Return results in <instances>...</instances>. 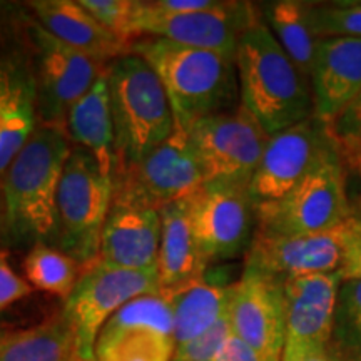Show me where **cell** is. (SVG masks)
<instances>
[{"instance_id": "74e56055", "label": "cell", "mask_w": 361, "mask_h": 361, "mask_svg": "<svg viewBox=\"0 0 361 361\" xmlns=\"http://www.w3.org/2000/svg\"><path fill=\"white\" fill-rule=\"evenodd\" d=\"M22 84H25L24 79L17 78V75H11L7 71L0 69V104L11 97Z\"/></svg>"}, {"instance_id": "ac0fdd59", "label": "cell", "mask_w": 361, "mask_h": 361, "mask_svg": "<svg viewBox=\"0 0 361 361\" xmlns=\"http://www.w3.org/2000/svg\"><path fill=\"white\" fill-rule=\"evenodd\" d=\"M341 283L340 271L283 279L286 343L329 346Z\"/></svg>"}, {"instance_id": "d4e9b609", "label": "cell", "mask_w": 361, "mask_h": 361, "mask_svg": "<svg viewBox=\"0 0 361 361\" xmlns=\"http://www.w3.org/2000/svg\"><path fill=\"white\" fill-rule=\"evenodd\" d=\"M263 13L264 24L268 25L271 34L288 54L293 64L310 80L319 40L311 29L308 2L278 0L264 4Z\"/></svg>"}, {"instance_id": "8d00e7d4", "label": "cell", "mask_w": 361, "mask_h": 361, "mask_svg": "<svg viewBox=\"0 0 361 361\" xmlns=\"http://www.w3.org/2000/svg\"><path fill=\"white\" fill-rule=\"evenodd\" d=\"M338 157H340L343 171H345L346 183H348V180H353V183L360 184V189H356V191H361V151L338 152Z\"/></svg>"}, {"instance_id": "603a6c76", "label": "cell", "mask_w": 361, "mask_h": 361, "mask_svg": "<svg viewBox=\"0 0 361 361\" xmlns=\"http://www.w3.org/2000/svg\"><path fill=\"white\" fill-rule=\"evenodd\" d=\"M66 133L75 146L96 157L101 168L112 176L114 171V128H112L107 71L99 74L85 96L69 111Z\"/></svg>"}, {"instance_id": "4dcf8cb0", "label": "cell", "mask_w": 361, "mask_h": 361, "mask_svg": "<svg viewBox=\"0 0 361 361\" xmlns=\"http://www.w3.org/2000/svg\"><path fill=\"white\" fill-rule=\"evenodd\" d=\"M229 333H231V323L229 316L226 314L204 335L176 346L171 361H216Z\"/></svg>"}, {"instance_id": "e575fe53", "label": "cell", "mask_w": 361, "mask_h": 361, "mask_svg": "<svg viewBox=\"0 0 361 361\" xmlns=\"http://www.w3.org/2000/svg\"><path fill=\"white\" fill-rule=\"evenodd\" d=\"M216 361H266L258 351L252 350L247 343L231 331L226 338Z\"/></svg>"}, {"instance_id": "cb8c5ba5", "label": "cell", "mask_w": 361, "mask_h": 361, "mask_svg": "<svg viewBox=\"0 0 361 361\" xmlns=\"http://www.w3.org/2000/svg\"><path fill=\"white\" fill-rule=\"evenodd\" d=\"M0 361H80L64 314L16 331H0Z\"/></svg>"}, {"instance_id": "5b68a950", "label": "cell", "mask_w": 361, "mask_h": 361, "mask_svg": "<svg viewBox=\"0 0 361 361\" xmlns=\"http://www.w3.org/2000/svg\"><path fill=\"white\" fill-rule=\"evenodd\" d=\"M112 206V176L85 149L72 147L57 192L56 243L82 266L97 263Z\"/></svg>"}, {"instance_id": "7402d4cb", "label": "cell", "mask_w": 361, "mask_h": 361, "mask_svg": "<svg viewBox=\"0 0 361 361\" xmlns=\"http://www.w3.org/2000/svg\"><path fill=\"white\" fill-rule=\"evenodd\" d=\"M162 291L173 310L174 341L178 346L204 335L228 314L233 284H218L202 276Z\"/></svg>"}, {"instance_id": "1f68e13d", "label": "cell", "mask_w": 361, "mask_h": 361, "mask_svg": "<svg viewBox=\"0 0 361 361\" xmlns=\"http://www.w3.org/2000/svg\"><path fill=\"white\" fill-rule=\"evenodd\" d=\"M338 152L361 151V96L329 126Z\"/></svg>"}, {"instance_id": "277c9868", "label": "cell", "mask_w": 361, "mask_h": 361, "mask_svg": "<svg viewBox=\"0 0 361 361\" xmlns=\"http://www.w3.org/2000/svg\"><path fill=\"white\" fill-rule=\"evenodd\" d=\"M114 168L141 161L176 129V116L159 75L141 56L126 52L106 66Z\"/></svg>"}, {"instance_id": "d590c367", "label": "cell", "mask_w": 361, "mask_h": 361, "mask_svg": "<svg viewBox=\"0 0 361 361\" xmlns=\"http://www.w3.org/2000/svg\"><path fill=\"white\" fill-rule=\"evenodd\" d=\"M340 273L343 279H361V234L351 241Z\"/></svg>"}, {"instance_id": "7a4b0ae2", "label": "cell", "mask_w": 361, "mask_h": 361, "mask_svg": "<svg viewBox=\"0 0 361 361\" xmlns=\"http://www.w3.org/2000/svg\"><path fill=\"white\" fill-rule=\"evenodd\" d=\"M236 71L241 107L268 135L313 117L310 80L293 64L263 19L241 35Z\"/></svg>"}, {"instance_id": "8992f818", "label": "cell", "mask_w": 361, "mask_h": 361, "mask_svg": "<svg viewBox=\"0 0 361 361\" xmlns=\"http://www.w3.org/2000/svg\"><path fill=\"white\" fill-rule=\"evenodd\" d=\"M204 184L188 129L176 124L173 134L141 161L112 171V204L159 211L186 200Z\"/></svg>"}, {"instance_id": "83f0119b", "label": "cell", "mask_w": 361, "mask_h": 361, "mask_svg": "<svg viewBox=\"0 0 361 361\" xmlns=\"http://www.w3.org/2000/svg\"><path fill=\"white\" fill-rule=\"evenodd\" d=\"M329 346L340 360L361 356V279H343Z\"/></svg>"}, {"instance_id": "ba28073f", "label": "cell", "mask_w": 361, "mask_h": 361, "mask_svg": "<svg viewBox=\"0 0 361 361\" xmlns=\"http://www.w3.org/2000/svg\"><path fill=\"white\" fill-rule=\"evenodd\" d=\"M204 183L250 186L271 135L245 107L197 119L188 128Z\"/></svg>"}, {"instance_id": "ffe728a7", "label": "cell", "mask_w": 361, "mask_h": 361, "mask_svg": "<svg viewBox=\"0 0 361 361\" xmlns=\"http://www.w3.org/2000/svg\"><path fill=\"white\" fill-rule=\"evenodd\" d=\"M29 7L45 32L90 57L104 62L129 52L130 44L99 24L79 0H35Z\"/></svg>"}, {"instance_id": "d6a6232c", "label": "cell", "mask_w": 361, "mask_h": 361, "mask_svg": "<svg viewBox=\"0 0 361 361\" xmlns=\"http://www.w3.org/2000/svg\"><path fill=\"white\" fill-rule=\"evenodd\" d=\"M34 288L24 281L8 264L7 252L0 250V313L13 303L29 296Z\"/></svg>"}, {"instance_id": "f1b7e54d", "label": "cell", "mask_w": 361, "mask_h": 361, "mask_svg": "<svg viewBox=\"0 0 361 361\" xmlns=\"http://www.w3.org/2000/svg\"><path fill=\"white\" fill-rule=\"evenodd\" d=\"M310 24L316 39H361V2H308Z\"/></svg>"}, {"instance_id": "d6986e66", "label": "cell", "mask_w": 361, "mask_h": 361, "mask_svg": "<svg viewBox=\"0 0 361 361\" xmlns=\"http://www.w3.org/2000/svg\"><path fill=\"white\" fill-rule=\"evenodd\" d=\"M159 246V211L112 204L102 229L97 261L123 269H157Z\"/></svg>"}, {"instance_id": "60d3db41", "label": "cell", "mask_w": 361, "mask_h": 361, "mask_svg": "<svg viewBox=\"0 0 361 361\" xmlns=\"http://www.w3.org/2000/svg\"><path fill=\"white\" fill-rule=\"evenodd\" d=\"M340 361H361V356H356V358H348V360H340Z\"/></svg>"}, {"instance_id": "5bb4252c", "label": "cell", "mask_w": 361, "mask_h": 361, "mask_svg": "<svg viewBox=\"0 0 361 361\" xmlns=\"http://www.w3.org/2000/svg\"><path fill=\"white\" fill-rule=\"evenodd\" d=\"M361 234V223L346 219L336 228L314 234L281 236L256 231L246 252L245 268L279 279L341 271L346 251Z\"/></svg>"}, {"instance_id": "9a60e30c", "label": "cell", "mask_w": 361, "mask_h": 361, "mask_svg": "<svg viewBox=\"0 0 361 361\" xmlns=\"http://www.w3.org/2000/svg\"><path fill=\"white\" fill-rule=\"evenodd\" d=\"M32 32L39 57L34 92L40 126L66 129L69 111L92 87L106 66L52 37L39 24Z\"/></svg>"}, {"instance_id": "4316f807", "label": "cell", "mask_w": 361, "mask_h": 361, "mask_svg": "<svg viewBox=\"0 0 361 361\" xmlns=\"http://www.w3.org/2000/svg\"><path fill=\"white\" fill-rule=\"evenodd\" d=\"M35 129V92L22 84L11 97L0 104V176L29 141Z\"/></svg>"}, {"instance_id": "30bf717a", "label": "cell", "mask_w": 361, "mask_h": 361, "mask_svg": "<svg viewBox=\"0 0 361 361\" xmlns=\"http://www.w3.org/2000/svg\"><path fill=\"white\" fill-rule=\"evenodd\" d=\"M259 19L258 8L250 2L218 0L214 7L204 11L169 13L157 11L152 2L135 0L134 34L236 59L241 35Z\"/></svg>"}, {"instance_id": "52a82bcc", "label": "cell", "mask_w": 361, "mask_h": 361, "mask_svg": "<svg viewBox=\"0 0 361 361\" xmlns=\"http://www.w3.org/2000/svg\"><path fill=\"white\" fill-rule=\"evenodd\" d=\"M157 290V269H123L101 261L87 266L62 311L74 333L79 360L96 361L99 333L111 316L134 298Z\"/></svg>"}, {"instance_id": "f35d334b", "label": "cell", "mask_w": 361, "mask_h": 361, "mask_svg": "<svg viewBox=\"0 0 361 361\" xmlns=\"http://www.w3.org/2000/svg\"><path fill=\"white\" fill-rule=\"evenodd\" d=\"M348 197L351 218H355L358 223H361V191H348Z\"/></svg>"}, {"instance_id": "6da1fadb", "label": "cell", "mask_w": 361, "mask_h": 361, "mask_svg": "<svg viewBox=\"0 0 361 361\" xmlns=\"http://www.w3.org/2000/svg\"><path fill=\"white\" fill-rule=\"evenodd\" d=\"M72 151L66 129L35 126L2 178V233L13 245L56 243L57 192Z\"/></svg>"}, {"instance_id": "9c48e42d", "label": "cell", "mask_w": 361, "mask_h": 361, "mask_svg": "<svg viewBox=\"0 0 361 361\" xmlns=\"http://www.w3.org/2000/svg\"><path fill=\"white\" fill-rule=\"evenodd\" d=\"M256 231L281 236L323 233L345 223L351 213L340 157L328 159L281 201L256 207Z\"/></svg>"}, {"instance_id": "ab89813d", "label": "cell", "mask_w": 361, "mask_h": 361, "mask_svg": "<svg viewBox=\"0 0 361 361\" xmlns=\"http://www.w3.org/2000/svg\"><path fill=\"white\" fill-rule=\"evenodd\" d=\"M2 219H4V201H2V189H0V231H2Z\"/></svg>"}, {"instance_id": "7c38bea8", "label": "cell", "mask_w": 361, "mask_h": 361, "mask_svg": "<svg viewBox=\"0 0 361 361\" xmlns=\"http://www.w3.org/2000/svg\"><path fill=\"white\" fill-rule=\"evenodd\" d=\"M188 206L207 264L233 259L250 250L258 226L250 186L204 183L188 197Z\"/></svg>"}, {"instance_id": "8fae6325", "label": "cell", "mask_w": 361, "mask_h": 361, "mask_svg": "<svg viewBox=\"0 0 361 361\" xmlns=\"http://www.w3.org/2000/svg\"><path fill=\"white\" fill-rule=\"evenodd\" d=\"M336 154L329 126L316 117L271 135L250 183L252 202L259 207L281 201Z\"/></svg>"}, {"instance_id": "4fadbf2b", "label": "cell", "mask_w": 361, "mask_h": 361, "mask_svg": "<svg viewBox=\"0 0 361 361\" xmlns=\"http://www.w3.org/2000/svg\"><path fill=\"white\" fill-rule=\"evenodd\" d=\"M173 310L162 290L134 298L111 316L96 343V361H171Z\"/></svg>"}, {"instance_id": "e0dca14e", "label": "cell", "mask_w": 361, "mask_h": 361, "mask_svg": "<svg viewBox=\"0 0 361 361\" xmlns=\"http://www.w3.org/2000/svg\"><path fill=\"white\" fill-rule=\"evenodd\" d=\"M313 117L331 126L361 96V39H322L310 74Z\"/></svg>"}, {"instance_id": "836d02e7", "label": "cell", "mask_w": 361, "mask_h": 361, "mask_svg": "<svg viewBox=\"0 0 361 361\" xmlns=\"http://www.w3.org/2000/svg\"><path fill=\"white\" fill-rule=\"evenodd\" d=\"M281 361H340L331 346L284 343Z\"/></svg>"}, {"instance_id": "3957f363", "label": "cell", "mask_w": 361, "mask_h": 361, "mask_svg": "<svg viewBox=\"0 0 361 361\" xmlns=\"http://www.w3.org/2000/svg\"><path fill=\"white\" fill-rule=\"evenodd\" d=\"M129 52L141 56L159 75L180 128L226 112L236 101V59L159 37L133 42Z\"/></svg>"}, {"instance_id": "f546056e", "label": "cell", "mask_w": 361, "mask_h": 361, "mask_svg": "<svg viewBox=\"0 0 361 361\" xmlns=\"http://www.w3.org/2000/svg\"><path fill=\"white\" fill-rule=\"evenodd\" d=\"M80 6L96 17L99 24L117 35L119 39L133 44L135 0H79Z\"/></svg>"}, {"instance_id": "484cf974", "label": "cell", "mask_w": 361, "mask_h": 361, "mask_svg": "<svg viewBox=\"0 0 361 361\" xmlns=\"http://www.w3.org/2000/svg\"><path fill=\"white\" fill-rule=\"evenodd\" d=\"M24 273L35 290L67 300L82 274V266L57 247L35 245L27 252Z\"/></svg>"}, {"instance_id": "2e32d148", "label": "cell", "mask_w": 361, "mask_h": 361, "mask_svg": "<svg viewBox=\"0 0 361 361\" xmlns=\"http://www.w3.org/2000/svg\"><path fill=\"white\" fill-rule=\"evenodd\" d=\"M231 331L266 361H281L286 343V305L283 279L245 268L233 284L229 301Z\"/></svg>"}, {"instance_id": "44dd1931", "label": "cell", "mask_w": 361, "mask_h": 361, "mask_svg": "<svg viewBox=\"0 0 361 361\" xmlns=\"http://www.w3.org/2000/svg\"><path fill=\"white\" fill-rule=\"evenodd\" d=\"M161 246L157 278L161 290H173L206 276L207 263L194 236L188 197L161 207Z\"/></svg>"}]
</instances>
